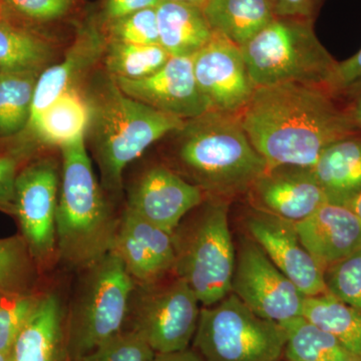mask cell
I'll return each instance as SVG.
<instances>
[{
	"label": "cell",
	"instance_id": "42",
	"mask_svg": "<svg viewBox=\"0 0 361 361\" xmlns=\"http://www.w3.org/2000/svg\"><path fill=\"white\" fill-rule=\"evenodd\" d=\"M345 206L349 207L357 215L361 221V194L356 197L353 201L349 202Z\"/></svg>",
	"mask_w": 361,
	"mask_h": 361
},
{
	"label": "cell",
	"instance_id": "35",
	"mask_svg": "<svg viewBox=\"0 0 361 361\" xmlns=\"http://www.w3.org/2000/svg\"><path fill=\"white\" fill-rule=\"evenodd\" d=\"M73 0H0V8L11 16L32 23H49L63 18Z\"/></svg>",
	"mask_w": 361,
	"mask_h": 361
},
{
	"label": "cell",
	"instance_id": "33",
	"mask_svg": "<svg viewBox=\"0 0 361 361\" xmlns=\"http://www.w3.org/2000/svg\"><path fill=\"white\" fill-rule=\"evenodd\" d=\"M327 292L361 312V250L324 271Z\"/></svg>",
	"mask_w": 361,
	"mask_h": 361
},
{
	"label": "cell",
	"instance_id": "11",
	"mask_svg": "<svg viewBox=\"0 0 361 361\" xmlns=\"http://www.w3.org/2000/svg\"><path fill=\"white\" fill-rule=\"evenodd\" d=\"M232 292L271 322L283 323L302 315L306 296L252 239L244 240L237 253Z\"/></svg>",
	"mask_w": 361,
	"mask_h": 361
},
{
	"label": "cell",
	"instance_id": "24",
	"mask_svg": "<svg viewBox=\"0 0 361 361\" xmlns=\"http://www.w3.org/2000/svg\"><path fill=\"white\" fill-rule=\"evenodd\" d=\"M202 9L214 33L240 47L276 18L268 0H208Z\"/></svg>",
	"mask_w": 361,
	"mask_h": 361
},
{
	"label": "cell",
	"instance_id": "17",
	"mask_svg": "<svg viewBox=\"0 0 361 361\" xmlns=\"http://www.w3.org/2000/svg\"><path fill=\"white\" fill-rule=\"evenodd\" d=\"M247 194L257 210L294 223L306 219L329 202L311 168L300 166L267 168Z\"/></svg>",
	"mask_w": 361,
	"mask_h": 361
},
{
	"label": "cell",
	"instance_id": "16",
	"mask_svg": "<svg viewBox=\"0 0 361 361\" xmlns=\"http://www.w3.org/2000/svg\"><path fill=\"white\" fill-rule=\"evenodd\" d=\"M135 284H149L174 273L172 233L142 219L129 209L120 215L113 249Z\"/></svg>",
	"mask_w": 361,
	"mask_h": 361
},
{
	"label": "cell",
	"instance_id": "13",
	"mask_svg": "<svg viewBox=\"0 0 361 361\" xmlns=\"http://www.w3.org/2000/svg\"><path fill=\"white\" fill-rule=\"evenodd\" d=\"M192 59L197 84L210 111L239 115L256 90L240 47L215 33Z\"/></svg>",
	"mask_w": 361,
	"mask_h": 361
},
{
	"label": "cell",
	"instance_id": "29",
	"mask_svg": "<svg viewBox=\"0 0 361 361\" xmlns=\"http://www.w3.org/2000/svg\"><path fill=\"white\" fill-rule=\"evenodd\" d=\"M170 58L160 44H130L109 40L103 56L111 78L130 80L153 75Z\"/></svg>",
	"mask_w": 361,
	"mask_h": 361
},
{
	"label": "cell",
	"instance_id": "41",
	"mask_svg": "<svg viewBox=\"0 0 361 361\" xmlns=\"http://www.w3.org/2000/svg\"><path fill=\"white\" fill-rule=\"evenodd\" d=\"M154 361H204V360L193 348H188L186 350L178 351V353L156 355Z\"/></svg>",
	"mask_w": 361,
	"mask_h": 361
},
{
	"label": "cell",
	"instance_id": "22",
	"mask_svg": "<svg viewBox=\"0 0 361 361\" xmlns=\"http://www.w3.org/2000/svg\"><path fill=\"white\" fill-rule=\"evenodd\" d=\"M156 11L159 44L171 56L193 58L213 39L202 7L163 0Z\"/></svg>",
	"mask_w": 361,
	"mask_h": 361
},
{
	"label": "cell",
	"instance_id": "5",
	"mask_svg": "<svg viewBox=\"0 0 361 361\" xmlns=\"http://www.w3.org/2000/svg\"><path fill=\"white\" fill-rule=\"evenodd\" d=\"M228 211L227 200L206 198L172 233L174 273L189 284L202 307L232 292L236 254Z\"/></svg>",
	"mask_w": 361,
	"mask_h": 361
},
{
	"label": "cell",
	"instance_id": "26",
	"mask_svg": "<svg viewBox=\"0 0 361 361\" xmlns=\"http://www.w3.org/2000/svg\"><path fill=\"white\" fill-rule=\"evenodd\" d=\"M279 324L285 331L283 355L287 361H349L355 358L336 337L302 315Z\"/></svg>",
	"mask_w": 361,
	"mask_h": 361
},
{
	"label": "cell",
	"instance_id": "2",
	"mask_svg": "<svg viewBox=\"0 0 361 361\" xmlns=\"http://www.w3.org/2000/svg\"><path fill=\"white\" fill-rule=\"evenodd\" d=\"M173 135V170L200 188L207 198L228 201L247 193L267 170L239 115L208 111L185 121Z\"/></svg>",
	"mask_w": 361,
	"mask_h": 361
},
{
	"label": "cell",
	"instance_id": "32",
	"mask_svg": "<svg viewBox=\"0 0 361 361\" xmlns=\"http://www.w3.org/2000/svg\"><path fill=\"white\" fill-rule=\"evenodd\" d=\"M106 23L109 42L130 44H159L156 7L141 9Z\"/></svg>",
	"mask_w": 361,
	"mask_h": 361
},
{
	"label": "cell",
	"instance_id": "20",
	"mask_svg": "<svg viewBox=\"0 0 361 361\" xmlns=\"http://www.w3.org/2000/svg\"><path fill=\"white\" fill-rule=\"evenodd\" d=\"M13 361H73L66 334V308L44 290L11 348Z\"/></svg>",
	"mask_w": 361,
	"mask_h": 361
},
{
	"label": "cell",
	"instance_id": "1",
	"mask_svg": "<svg viewBox=\"0 0 361 361\" xmlns=\"http://www.w3.org/2000/svg\"><path fill=\"white\" fill-rule=\"evenodd\" d=\"M239 118L267 168H311L330 145L361 134L329 90L292 82L256 87Z\"/></svg>",
	"mask_w": 361,
	"mask_h": 361
},
{
	"label": "cell",
	"instance_id": "9",
	"mask_svg": "<svg viewBox=\"0 0 361 361\" xmlns=\"http://www.w3.org/2000/svg\"><path fill=\"white\" fill-rule=\"evenodd\" d=\"M201 308L191 287L175 273L154 283H135L126 329L141 336L157 355L186 350Z\"/></svg>",
	"mask_w": 361,
	"mask_h": 361
},
{
	"label": "cell",
	"instance_id": "14",
	"mask_svg": "<svg viewBox=\"0 0 361 361\" xmlns=\"http://www.w3.org/2000/svg\"><path fill=\"white\" fill-rule=\"evenodd\" d=\"M245 224L252 240L301 293H326L324 270L301 243L294 222L255 209Z\"/></svg>",
	"mask_w": 361,
	"mask_h": 361
},
{
	"label": "cell",
	"instance_id": "10",
	"mask_svg": "<svg viewBox=\"0 0 361 361\" xmlns=\"http://www.w3.org/2000/svg\"><path fill=\"white\" fill-rule=\"evenodd\" d=\"M59 184L61 170L49 158L28 164L16 180L13 217L42 275L59 262L56 224Z\"/></svg>",
	"mask_w": 361,
	"mask_h": 361
},
{
	"label": "cell",
	"instance_id": "36",
	"mask_svg": "<svg viewBox=\"0 0 361 361\" xmlns=\"http://www.w3.org/2000/svg\"><path fill=\"white\" fill-rule=\"evenodd\" d=\"M20 160L13 155H0V211L13 216L16 180Z\"/></svg>",
	"mask_w": 361,
	"mask_h": 361
},
{
	"label": "cell",
	"instance_id": "39",
	"mask_svg": "<svg viewBox=\"0 0 361 361\" xmlns=\"http://www.w3.org/2000/svg\"><path fill=\"white\" fill-rule=\"evenodd\" d=\"M163 0H104L103 18L106 23L141 11L157 7Z\"/></svg>",
	"mask_w": 361,
	"mask_h": 361
},
{
	"label": "cell",
	"instance_id": "19",
	"mask_svg": "<svg viewBox=\"0 0 361 361\" xmlns=\"http://www.w3.org/2000/svg\"><path fill=\"white\" fill-rule=\"evenodd\" d=\"M106 44V33L96 23H85L78 30L75 42L66 52L65 59L40 73L35 85L27 127L66 90L78 87V82L87 71L103 59Z\"/></svg>",
	"mask_w": 361,
	"mask_h": 361
},
{
	"label": "cell",
	"instance_id": "3",
	"mask_svg": "<svg viewBox=\"0 0 361 361\" xmlns=\"http://www.w3.org/2000/svg\"><path fill=\"white\" fill-rule=\"evenodd\" d=\"M56 208L59 261L80 271L111 251L120 216L92 168L85 135L61 146Z\"/></svg>",
	"mask_w": 361,
	"mask_h": 361
},
{
	"label": "cell",
	"instance_id": "28",
	"mask_svg": "<svg viewBox=\"0 0 361 361\" xmlns=\"http://www.w3.org/2000/svg\"><path fill=\"white\" fill-rule=\"evenodd\" d=\"M54 54L44 37L0 20V71H44Z\"/></svg>",
	"mask_w": 361,
	"mask_h": 361
},
{
	"label": "cell",
	"instance_id": "34",
	"mask_svg": "<svg viewBox=\"0 0 361 361\" xmlns=\"http://www.w3.org/2000/svg\"><path fill=\"white\" fill-rule=\"evenodd\" d=\"M156 355L141 336L126 329L75 361H154Z\"/></svg>",
	"mask_w": 361,
	"mask_h": 361
},
{
	"label": "cell",
	"instance_id": "12",
	"mask_svg": "<svg viewBox=\"0 0 361 361\" xmlns=\"http://www.w3.org/2000/svg\"><path fill=\"white\" fill-rule=\"evenodd\" d=\"M206 195L164 164L149 166L133 179L126 208L173 233L185 217L200 206Z\"/></svg>",
	"mask_w": 361,
	"mask_h": 361
},
{
	"label": "cell",
	"instance_id": "8",
	"mask_svg": "<svg viewBox=\"0 0 361 361\" xmlns=\"http://www.w3.org/2000/svg\"><path fill=\"white\" fill-rule=\"evenodd\" d=\"M193 349L204 361H280L285 331L254 313L233 292L202 307Z\"/></svg>",
	"mask_w": 361,
	"mask_h": 361
},
{
	"label": "cell",
	"instance_id": "38",
	"mask_svg": "<svg viewBox=\"0 0 361 361\" xmlns=\"http://www.w3.org/2000/svg\"><path fill=\"white\" fill-rule=\"evenodd\" d=\"M277 18H305L314 20L324 0H268Z\"/></svg>",
	"mask_w": 361,
	"mask_h": 361
},
{
	"label": "cell",
	"instance_id": "44",
	"mask_svg": "<svg viewBox=\"0 0 361 361\" xmlns=\"http://www.w3.org/2000/svg\"><path fill=\"white\" fill-rule=\"evenodd\" d=\"M0 361H13L11 350L0 351Z\"/></svg>",
	"mask_w": 361,
	"mask_h": 361
},
{
	"label": "cell",
	"instance_id": "4",
	"mask_svg": "<svg viewBox=\"0 0 361 361\" xmlns=\"http://www.w3.org/2000/svg\"><path fill=\"white\" fill-rule=\"evenodd\" d=\"M87 97L90 120L85 137L89 135L102 187L118 197L128 166L152 145L179 130L185 121L127 96L111 75Z\"/></svg>",
	"mask_w": 361,
	"mask_h": 361
},
{
	"label": "cell",
	"instance_id": "18",
	"mask_svg": "<svg viewBox=\"0 0 361 361\" xmlns=\"http://www.w3.org/2000/svg\"><path fill=\"white\" fill-rule=\"evenodd\" d=\"M294 225L301 243L324 271L361 250V221L348 206L329 202Z\"/></svg>",
	"mask_w": 361,
	"mask_h": 361
},
{
	"label": "cell",
	"instance_id": "37",
	"mask_svg": "<svg viewBox=\"0 0 361 361\" xmlns=\"http://www.w3.org/2000/svg\"><path fill=\"white\" fill-rule=\"evenodd\" d=\"M361 80V49L355 56L337 63L329 90L334 97L339 96L349 87Z\"/></svg>",
	"mask_w": 361,
	"mask_h": 361
},
{
	"label": "cell",
	"instance_id": "6",
	"mask_svg": "<svg viewBox=\"0 0 361 361\" xmlns=\"http://www.w3.org/2000/svg\"><path fill=\"white\" fill-rule=\"evenodd\" d=\"M240 49L256 87L292 82L329 90L338 63L305 18L276 16Z\"/></svg>",
	"mask_w": 361,
	"mask_h": 361
},
{
	"label": "cell",
	"instance_id": "31",
	"mask_svg": "<svg viewBox=\"0 0 361 361\" xmlns=\"http://www.w3.org/2000/svg\"><path fill=\"white\" fill-rule=\"evenodd\" d=\"M44 291H0V351L11 350Z\"/></svg>",
	"mask_w": 361,
	"mask_h": 361
},
{
	"label": "cell",
	"instance_id": "27",
	"mask_svg": "<svg viewBox=\"0 0 361 361\" xmlns=\"http://www.w3.org/2000/svg\"><path fill=\"white\" fill-rule=\"evenodd\" d=\"M42 71H0V137L20 134L27 127Z\"/></svg>",
	"mask_w": 361,
	"mask_h": 361
},
{
	"label": "cell",
	"instance_id": "21",
	"mask_svg": "<svg viewBox=\"0 0 361 361\" xmlns=\"http://www.w3.org/2000/svg\"><path fill=\"white\" fill-rule=\"evenodd\" d=\"M330 203L346 205L361 194V134L327 147L311 167Z\"/></svg>",
	"mask_w": 361,
	"mask_h": 361
},
{
	"label": "cell",
	"instance_id": "15",
	"mask_svg": "<svg viewBox=\"0 0 361 361\" xmlns=\"http://www.w3.org/2000/svg\"><path fill=\"white\" fill-rule=\"evenodd\" d=\"M114 80L127 96L184 121L210 111V106L197 84L192 58L171 56L160 70L149 77Z\"/></svg>",
	"mask_w": 361,
	"mask_h": 361
},
{
	"label": "cell",
	"instance_id": "23",
	"mask_svg": "<svg viewBox=\"0 0 361 361\" xmlns=\"http://www.w3.org/2000/svg\"><path fill=\"white\" fill-rule=\"evenodd\" d=\"M77 87L66 90L26 128L39 145L61 148L87 135L90 120L89 97Z\"/></svg>",
	"mask_w": 361,
	"mask_h": 361
},
{
	"label": "cell",
	"instance_id": "25",
	"mask_svg": "<svg viewBox=\"0 0 361 361\" xmlns=\"http://www.w3.org/2000/svg\"><path fill=\"white\" fill-rule=\"evenodd\" d=\"M302 316L336 337L351 355L361 360V312L326 292L305 297Z\"/></svg>",
	"mask_w": 361,
	"mask_h": 361
},
{
	"label": "cell",
	"instance_id": "40",
	"mask_svg": "<svg viewBox=\"0 0 361 361\" xmlns=\"http://www.w3.org/2000/svg\"><path fill=\"white\" fill-rule=\"evenodd\" d=\"M336 99L343 106L356 129L361 133V80L342 92Z\"/></svg>",
	"mask_w": 361,
	"mask_h": 361
},
{
	"label": "cell",
	"instance_id": "45",
	"mask_svg": "<svg viewBox=\"0 0 361 361\" xmlns=\"http://www.w3.org/2000/svg\"><path fill=\"white\" fill-rule=\"evenodd\" d=\"M360 360H360V358H356V357H355V358H353V360H349V361H360Z\"/></svg>",
	"mask_w": 361,
	"mask_h": 361
},
{
	"label": "cell",
	"instance_id": "30",
	"mask_svg": "<svg viewBox=\"0 0 361 361\" xmlns=\"http://www.w3.org/2000/svg\"><path fill=\"white\" fill-rule=\"evenodd\" d=\"M40 275L20 234L0 239V291L39 290Z\"/></svg>",
	"mask_w": 361,
	"mask_h": 361
},
{
	"label": "cell",
	"instance_id": "43",
	"mask_svg": "<svg viewBox=\"0 0 361 361\" xmlns=\"http://www.w3.org/2000/svg\"><path fill=\"white\" fill-rule=\"evenodd\" d=\"M172 1L183 2V4H192L199 7H203L208 0H172Z\"/></svg>",
	"mask_w": 361,
	"mask_h": 361
},
{
	"label": "cell",
	"instance_id": "7",
	"mask_svg": "<svg viewBox=\"0 0 361 361\" xmlns=\"http://www.w3.org/2000/svg\"><path fill=\"white\" fill-rule=\"evenodd\" d=\"M78 273L66 308V334L73 361L126 329L135 288L134 280L113 251Z\"/></svg>",
	"mask_w": 361,
	"mask_h": 361
}]
</instances>
